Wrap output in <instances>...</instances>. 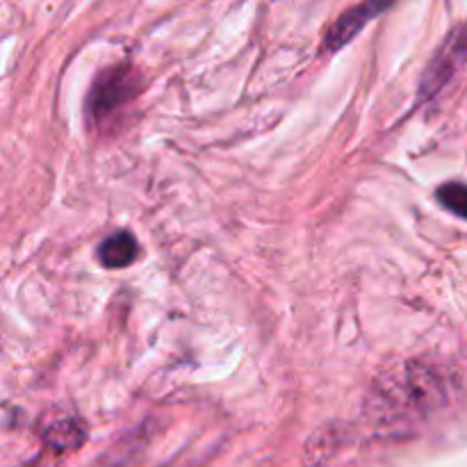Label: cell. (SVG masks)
<instances>
[{
    "label": "cell",
    "instance_id": "cell-1",
    "mask_svg": "<svg viewBox=\"0 0 467 467\" xmlns=\"http://www.w3.org/2000/svg\"><path fill=\"white\" fill-rule=\"evenodd\" d=\"M132 91H135V85H132L130 68L121 67L112 68V71H105L103 76L96 80L94 89H91V112H94L96 117L114 112L119 105H123L130 99Z\"/></svg>",
    "mask_w": 467,
    "mask_h": 467
},
{
    "label": "cell",
    "instance_id": "cell-2",
    "mask_svg": "<svg viewBox=\"0 0 467 467\" xmlns=\"http://www.w3.org/2000/svg\"><path fill=\"white\" fill-rule=\"evenodd\" d=\"M379 12H383V5L379 3H360L356 7L347 9L336 23L327 30V48L337 50L349 44L356 35L365 27V23L372 21Z\"/></svg>",
    "mask_w": 467,
    "mask_h": 467
},
{
    "label": "cell",
    "instance_id": "cell-3",
    "mask_svg": "<svg viewBox=\"0 0 467 467\" xmlns=\"http://www.w3.org/2000/svg\"><path fill=\"white\" fill-rule=\"evenodd\" d=\"M137 254H140V244L128 231H117L108 235L99 244V251H96L100 265L108 269L128 267V265L135 263Z\"/></svg>",
    "mask_w": 467,
    "mask_h": 467
},
{
    "label": "cell",
    "instance_id": "cell-4",
    "mask_svg": "<svg viewBox=\"0 0 467 467\" xmlns=\"http://www.w3.org/2000/svg\"><path fill=\"white\" fill-rule=\"evenodd\" d=\"M442 208L450 210L456 217L467 219V185L465 182H445L436 192Z\"/></svg>",
    "mask_w": 467,
    "mask_h": 467
},
{
    "label": "cell",
    "instance_id": "cell-5",
    "mask_svg": "<svg viewBox=\"0 0 467 467\" xmlns=\"http://www.w3.org/2000/svg\"><path fill=\"white\" fill-rule=\"evenodd\" d=\"M82 429L78 427V422H55L53 427L48 429L46 438H48L50 445L62 447V450H68V447H76L78 442L82 441Z\"/></svg>",
    "mask_w": 467,
    "mask_h": 467
}]
</instances>
